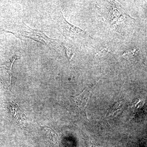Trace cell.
<instances>
[{
	"label": "cell",
	"mask_w": 147,
	"mask_h": 147,
	"mask_svg": "<svg viewBox=\"0 0 147 147\" xmlns=\"http://www.w3.org/2000/svg\"><path fill=\"white\" fill-rule=\"evenodd\" d=\"M11 33L18 38L24 37L30 38L34 41L44 44L55 50L58 45V40L50 38L43 32L38 30L32 29L25 23H22L13 29V31H7Z\"/></svg>",
	"instance_id": "cell-1"
},
{
	"label": "cell",
	"mask_w": 147,
	"mask_h": 147,
	"mask_svg": "<svg viewBox=\"0 0 147 147\" xmlns=\"http://www.w3.org/2000/svg\"><path fill=\"white\" fill-rule=\"evenodd\" d=\"M54 24L55 28L57 29L65 38L76 39L80 37L92 38L85 31L68 23L61 10L57 12L55 16Z\"/></svg>",
	"instance_id": "cell-2"
},
{
	"label": "cell",
	"mask_w": 147,
	"mask_h": 147,
	"mask_svg": "<svg viewBox=\"0 0 147 147\" xmlns=\"http://www.w3.org/2000/svg\"><path fill=\"white\" fill-rule=\"evenodd\" d=\"M93 88L94 85L91 87L86 88L81 94L74 97V102L76 103L77 107L86 112L87 105Z\"/></svg>",
	"instance_id": "cell-3"
},
{
	"label": "cell",
	"mask_w": 147,
	"mask_h": 147,
	"mask_svg": "<svg viewBox=\"0 0 147 147\" xmlns=\"http://www.w3.org/2000/svg\"><path fill=\"white\" fill-rule=\"evenodd\" d=\"M11 112L13 114V118L16 122L19 124L21 127H26V116L22 112L18 105L14 102L11 104Z\"/></svg>",
	"instance_id": "cell-4"
},
{
	"label": "cell",
	"mask_w": 147,
	"mask_h": 147,
	"mask_svg": "<svg viewBox=\"0 0 147 147\" xmlns=\"http://www.w3.org/2000/svg\"><path fill=\"white\" fill-rule=\"evenodd\" d=\"M18 57V56L13 54L11 58L3 66V68L4 69V72L7 76L8 86L9 88L11 87L12 65L14 61L16 60Z\"/></svg>",
	"instance_id": "cell-5"
}]
</instances>
